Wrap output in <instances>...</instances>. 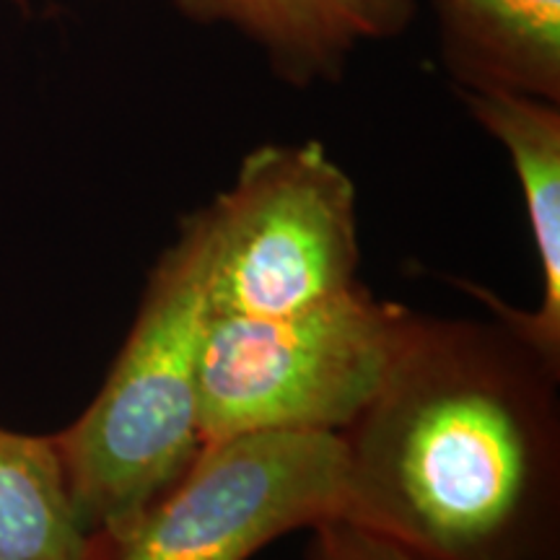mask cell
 Wrapping results in <instances>:
<instances>
[{"label":"cell","mask_w":560,"mask_h":560,"mask_svg":"<svg viewBox=\"0 0 560 560\" xmlns=\"http://www.w3.org/2000/svg\"><path fill=\"white\" fill-rule=\"evenodd\" d=\"M195 24H226L262 47L293 86L335 81L348 55L408 30L416 0H174Z\"/></svg>","instance_id":"52a82bcc"},{"label":"cell","mask_w":560,"mask_h":560,"mask_svg":"<svg viewBox=\"0 0 560 560\" xmlns=\"http://www.w3.org/2000/svg\"><path fill=\"white\" fill-rule=\"evenodd\" d=\"M342 439L260 431L208 441L136 520L91 537L89 560H249L276 537L340 514Z\"/></svg>","instance_id":"5b68a950"},{"label":"cell","mask_w":560,"mask_h":560,"mask_svg":"<svg viewBox=\"0 0 560 560\" xmlns=\"http://www.w3.org/2000/svg\"><path fill=\"white\" fill-rule=\"evenodd\" d=\"M200 213L213 317H278L359 283L355 185L317 140L257 145Z\"/></svg>","instance_id":"277c9868"},{"label":"cell","mask_w":560,"mask_h":560,"mask_svg":"<svg viewBox=\"0 0 560 560\" xmlns=\"http://www.w3.org/2000/svg\"><path fill=\"white\" fill-rule=\"evenodd\" d=\"M441 60L459 91L560 102V0H436Z\"/></svg>","instance_id":"ba28073f"},{"label":"cell","mask_w":560,"mask_h":560,"mask_svg":"<svg viewBox=\"0 0 560 560\" xmlns=\"http://www.w3.org/2000/svg\"><path fill=\"white\" fill-rule=\"evenodd\" d=\"M312 532L306 560H425L405 545L342 516L322 520Z\"/></svg>","instance_id":"30bf717a"},{"label":"cell","mask_w":560,"mask_h":560,"mask_svg":"<svg viewBox=\"0 0 560 560\" xmlns=\"http://www.w3.org/2000/svg\"><path fill=\"white\" fill-rule=\"evenodd\" d=\"M52 436L0 425V560H89Z\"/></svg>","instance_id":"9c48e42d"},{"label":"cell","mask_w":560,"mask_h":560,"mask_svg":"<svg viewBox=\"0 0 560 560\" xmlns=\"http://www.w3.org/2000/svg\"><path fill=\"white\" fill-rule=\"evenodd\" d=\"M470 115L506 149L542 270V301L524 314L493 293L462 283L560 366V107L514 91H459Z\"/></svg>","instance_id":"8992f818"},{"label":"cell","mask_w":560,"mask_h":560,"mask_svg":"<svg viewBox=\"0 0 560 560\" xmlns=\"http://www.w3.org/2000/svg\"><path fill=\"white\" fill-rule=\"evenodd\" d=\"M208 322V231L200 210H192L153 265L138 317L100 395L52 436L89 537L136 520L206 446L200 359Z\"/></svg>","instance_id":"7a4b0ae2"},{"label":"cell","mask_w":560,"mask_h":560,"mask_svg":"<svg viewBox=\"0 0 560 560\" xmlns=\"http://www.w3.org/2000/svg\"><path fill=\"white\" fill-rule=\"evenodd\" d=\"M412 314L363 283L278 317L210 314L200 359L202 441L346 431L382 387Z\"/></svg>","instance_id":"3957f363"},{"label":"cell","mask_w":560,"mask_h":560,"mask_svg":"<svg viewBox=\"0 0 560 560\" xmlns=\"http://www.w3.org/2000/svg\"><path fill=\"white\" fill-rule=\"evenodd\" d=\"M560 366L506 319L412 314L342 439V520L425 560H558Z\"/></svg>","instance_id":"6da1fadb"},{"label":"cell","mask_w":560,"mask_h":560,"mask_svg":"<svg viewBox=\"0 0 560 560\" xmlns=\"http://www.w3.org/2000/svg\"><path fill=\"white\" fill-rule=\"evenodd\" d=\"M13 3H19V5H26V0H13Z\"/></svg>","instance_id":"8fae6325"}]
</instances>
